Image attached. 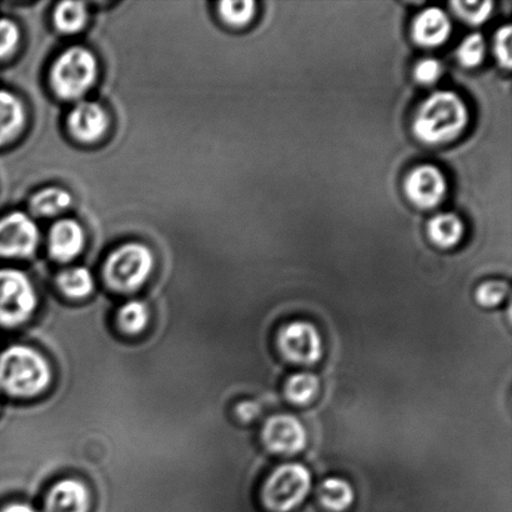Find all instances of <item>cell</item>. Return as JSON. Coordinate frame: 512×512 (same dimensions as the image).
I'll return each instance as SVG.
<instances>
[{"label": "cell", "mask_w": 512, "mask_h": 512, "mask_svg": "<svg viewBox=\"0 0 512 512\" xmlns=\"http://www.w3.org/2000/svg\"><path fill=\"white\" fill-rule=\"evenodd\" d=\"M468 105L458 94L438 92L425 100L414 120V133L426 144L454 142L468 128Z\"/></svg>", "instance_id": "cell-1"}, {"label": "cell", "mask_w": 512, "mask_h": 512, "mask_svg": "<svg viewBox=\"0 0 512 512\" xmlns=\"http://www.w3.org/2000/svg\"><path fill=\"white\" fill-rule=\"evenodd\" d=\"M52 381L48 361L27 346H10L0 354V390L14 398L42 394Z\"/></svg>", "instance_id": "cell-2"}, {"label": "cell", "mask_w": 512, "mask_h": 512, "mask_svg": "<svg viewBox=\"0 0 512 512\" xmlns=\"http://www.w3.org/2000/svg\"><path fill=\"white\" fill-rule=\"evenodd\" d=\"M310 490V471L298 463L284 464L266 479L261 501L270 512H291L304 503Z\"/></svg>", "instance_id": "cell-3"}, {"label": "cell", "mask_w": 512, "mask_h": 512, "mask_svg": "<svg viewBox=\"0 0 512 512\" xmlns=\"http://www.w3.org/2000/svg\"><path fill=\"white\" fill-rule=\"evenodd\" d=\"M98 64L88 49L73 47L65 50L54 63L52 87L59 98L75 100L82 98L97 78Z\"/></svg>", "instance_id": "cell-4"}, {"label": "cell", "mask_w": 512, "mask_h": 512, "mask_svg": "<svg viewBox=\"0 0 512 512\" xmlns=\"http://www.w3.org/2000/svg\"><path fill=\"white\" fill-rule=\"evenodd\" d=\"M153 265V254L145 245L124 244L110 254L105 263V280L110 288L119 293H132L148 280Z\"/></svg>", "instance_id": "cell-5"}, {"label": "cell", "mask_w": 512, "mask_h": 512, "mask_svg": "<svg viewBox=\"0 0 512 512\" xmlns=\"http://www.w3.org/2000/svg\"><path fill=\"white\" fill-rule=\"evenodd\" d=\"M38 299L28 276L17 269H0V326L17 328L32 318Z\"/></svg>", "instance_id": "cell-6"}, {"label": "cell", "mask_w": 512, "mask_h": 512, "mask_svg": "<svg viewBox=\"0 0 512 512\" xmlns=\"http://www.w3.org/2000/svg\"><path fill=\"white\" fill-rule=\"evenodd\" d=\"M278 348L290 363L311 366L323 356V339L314 324L296 320L280 329Z\"/></svg>", "instance_id": "cell-7"}, {"label": "cell", "mask_w": 512, "mask_h": 512, "mask_svg": "<svg viewBox=\"0 0 512 512\" xmlns=\"http://www.w3.org/2000/svg\"><path fill=\"white\" fill-rule=\"evenodd\" d=\"M39 230L27 214L15 212L0 219V256L27 258L37 249Z\"/></svg>", "instance_id": "cell-8"}, {"label": "cell", "mask_w": 512, "mask_h": 512, "mask_svg": "<svg viewBox=\"0 0 512 512\" xmlns=\"http://www.w3.org/2000/svg\"><path fill=\"white\" fill-rule=\"evenodd\" d=\"M261 438L271 453L291 456L305 448L308 434L298 418L283 414L266 421Z\"/></svg>", "instance_id": "cell-9"}, {"label": "cell", "mask_w": 512, "mask_h": 512, "mask_svg": "<svg viewBox=\"0 0 512 512\" xmlns=\"http://www.w3.org/2000/svg\"><path fill=\"white\" fill-rule=\"evenodd\" d=\"M405 192L416 207H438L448 193L444 174L434 165L424 164L411 170L405 182Z\"/></svg>", "instance_id": "cell-10"}, {"label": "cell", "mask_w": 512, "mask_h": 512, "mask_svg": "<svg viewBox=\"0 0 512 512\" xmlns=\"http://www.w3.org/2000/svg\"><path fill=\"white\" fill-rule=\"evenodd\" d=\"M109 125L108 115L98 103L80 102L68 117V127L80 142H95L103 137Z\"/></svg>", "instance_id": "cell-11"}, {"label": "cell", "mask_w": 512, "mask_h": 512, "mask_svg": "<svg viewBox=\"0 0 512 512\" xmlns=\"http://www.w3.org/2000/svg\"><path fill=\"white\" fill-rule=\"evenodd\" d=\"M90 494L79 480L59 481L45 499V512H89Z\"/></svg>", "instance_id": "cell-12"}, {"label": "cell", "mask_w": 512, "mask_h": 512, "mask_svg": "<svg viewBox=\"0 0 512 512\" xmlns=\"http://www.w3.org/2000/svg\"><path fill=\"white\" fill-rule=\"evenodd\" d=\"M49 253L55 260L67 263L82 252L84 233L73 219H63L55 223L49 232Z\"/></svg>", "instance_id": "cell-13"}, {"label": "cell", "mask_w": 512, "mask_h": 512, "mask_svg": "<svg viewBox=\"0 0 512 512\" xmlns=\"http://www.w3.org/2000/svg\"><path fill=\"white\" fill-rule=\"evenodd\" d=\"M450 34V18L443 9L436 7L425 9L414 20L415 42L424 47H439L449 39Z\"/></svg>", "instance_id": "cell-14"}, {"label": "cell", "mask_w": 512, "mask_h": 512, "mask_svg": "<svg viewBox=\"0 0 512 512\" xmlns=\"http://www.w3.org/2000/svg\"><path fill=\"white\" fill-rule=\"evenodd\" d=\"M24 123L20 100L7 90H0V145L17 137Z\"/></svg>", "instance_id": "cell-15"}, {"label": "cell", "mask_w": 512, "mask_h": 512, "mask_svg": "<svg viewBox=\"0 0 512 512\" xmlns=\"http://www.w3.org/2000/svg\"><path fill=\"white\" fill-rule=\"evenodd\" d=\"M428 230L431 240L441 248L455 247L465 232L463 220L451 213L435 215L429 222Z\"/></svg>", "instance_id": "cell-16"}, {"label": "cell", "mask_w": 512, "mask_h": 512, "mask_svg": "<svg viewBox=\"0 0 512 512\" xmlns=\"http://www.w3.org/2000/svg\"><path fill=\"white\" fill-rule=\"evenodd\" d=\"M354 499L353 486L344 479H326L320 486L319 500L326 510L343 512L353 505Z\"/></svg>", "instance_id": "cell-17"}, {"label": "cell", "mask_w": 512, "mask_h": 512, "mask_svg": "<svg viewBox=\"0 0 512 512\" xmlns=\"http://www.w3.org/2000/svg\"><path fill=\"white\" fill-rule=\"evenodd\" d=\"M70 204H72V195L60 188L44 189L30 200L33 213L42 217H52L62 213L70 207Z\"/></svg>", "instance_id": "cell-18"}, {"label": "cell", "mask_w": 512, "mask_h": 512, "mask_svg": "<svg viewBox=\"0 0 512 512\" xmlns=\"http://www.w3.org/2000/svg\"><path fill=\"white\" fill-rule=\"evenodd\" d=\"M58 285L69 298L83 299L92 293L94 280L88 269L75 266V268L64 270L58 276Z\"/></svg>", "instance_id": "cell-19"}, {"label": "cell", "mask_w": 512, "mask_h": 512, "mask_svg": "<svg viewBox=\"0 0 512 512\" xmlns=\"http://www.w3.org/2000/svg\"><path fill=\"white\" fill-rule=\"evenodd\" d=\"M319 389V378L311 373L295 374L285 383L286 398L296 405L309 404L318 395Z\"/></svg>", "instance_id": "cell-20"}, {"label": "cell", "mask_w": 512, "mask_h": 512, "mask_svg": "<svg viewBox=\"0 0 512 512\" xmlns=\"http://www.w3.org/2000/svg\"><path fill=\"white\" fill-rule=\"evenodd\" d=\"M88 10L82 2H63L55 9L54 23L60 32H79L87 22Z\"/></svg>", "instance_id": "cell-21"}, {"label": "cell", "mask_w": 512, "mask_h": 512, "mask_svg": "<svg viewBox=\"0 0 512 512\" xmlns=\"http://www.w3.org/2000/svg\"><path fill=\"white\" fill-rule=\"evenodd\" d=\"M120 329L127 334H139L149 323V309L142 301L133 300L120 308L118 313Z\"/></svg>", "instance_id": "cell-22"}, {"label": "cell", "mask_w": 512, "mask_h": 512, "mask_svg": "<svg viewBox=\"0 0 512 512\" xmlns=\"http://www.w3.org/2000/svg\"><path fill=\"white\" fill-rule=\"evenodd\" d=\"M486 43L483 35L479 33L470 34L463 40L458 48V59L466 68L478 67L484 62Z\"/></svg>", "instance_id": "cell-23"}, {"label": "cell", "mask_w": 512, "mask_h": 512, "mask_svg": "<svg viewBox=\"0 0 512 512\" xmlns=\"http://www.w3.org/2000/svg\"><path fill=\"white\" fill-rule=\"evenodd\" d=\"M255 2L243 0V2H222L219 4V12L222 18L234 27H243L253 19L255 14Z\"/></svg>", "instance_id": "cell-24"}, {"label": "cell", "mask_w": 512, "mask_h": 512, "mask_svg": "<svg viewBox=\"0 0 512 512\" xmlns=\"http://www.w3.org/2000/svg\"><path fill=\"white\" fill-rule=\"evenodd\" d=\"M451 7L454 8V12L464 22L480 25L490 18L491 13H493L494 3L490 2V0H485V2H453Z\"/></svg>", "instance_id": "cell-25"}, {"label": "cell", "mask_w": 512, "mask_h": 512, "mask_svg": "<svg viewBox=\"0 0 512 512\" xmlns=\"http://www.w3.org/2000/svg\"><path fill=\"white\" fill-rule=\"evenodd\" d=\"M510 293L509 285L504 281H486L476 290L475 298L484 308H495L504 303Z\"/></svg>", "instance_id": "cell-26"}, {"label": "cell", "mask_w": 512, "mask_h": 512, "mask_svg": "<svg viewBox=\"0 0 512 512\" xmlns=\"http://www.w3.org/2000/svg\"><path fill=\"white\" fill-rule=\"evenodd\" d=\"M17 24L9 19H0V59L8 57L19 43Z\"/></svg>", "instance_id": "cell-27"}, {"label": "cell", "mask_w": 512, "mask_h": 512, "mask_svg": "<svg viewBox=\"0 0 512 512\" xmlns=\"http://www.w3.org/2000/svg\"><path fill=\"white\" fill-rule=\"evenodd\" d=\"M511 33L510 25L500 28L495 37V54L498 58L501 67L510 70L512 57H511Z\"/></svg>", "instance_id": "cell-28"}, {"label": "cell", "mask_w": 512, "mask_h": 512, "mask_svg": "<svg viewBox=\"0 0 512 512\" xmlns=\"http://www.w3.org/2000/svg\"><path fill=\"white\" fill-rule=\"evenodd\" d=\"M443 68L439 60L428 58L423 59L415 67V77L423 84H433L440 78Z\"/></svg>", "instance_id": "cell-29"}, {"label": "cell", "mask_w": 512, "mask_h": 512, "mask_svg": "<svg viewBox=\"0 0 512 512\" xmlns=\"http://www.w3.org/2000/svg\"><path fill=\"white\" fill-rule=\"evenodd\" d=\"M238 413L240 418L245 421H250L256 418V416L260 413V408L258 404L255 403H244L239 406Z\"/></svg>", "instance_id": "cell-30"}, {"label": "cell", "mask_w": 512, "mask_h": 512, "mask_svg": "<svg viewBox=\"0 0 512 512\" xmlns=\"http://www.w3.org/2000/svg\"><path fill=\"white\" fill-rule=\"evenodd\" d=\"M0 512H38V511L35 510L33 508V506H30L28 504L13 503V504L4 506V508Z\"/></svg>", "instance_id": "cell-31"}]
</instances>
